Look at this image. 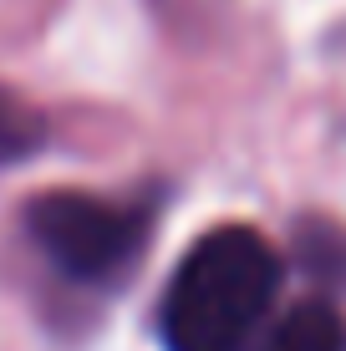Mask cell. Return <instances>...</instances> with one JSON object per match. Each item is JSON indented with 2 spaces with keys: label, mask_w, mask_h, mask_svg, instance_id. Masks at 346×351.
Listing matches in <instances>:
<instances>
[{
  "label": "cell",
  "mask_w": 346,
  "mask_h": 351,
  "mask_svg": "<svg viewBox=\"0 0 346 351\" xmlns=\"http://www.w3.org/2000/svg\"><path fill=\"white\" fill-rule=\"evenodd\" d=\"M26 229L41 255L77 285H107L127 275L148 245V214L123 204L92 199V193H41L26 204Z\"/></svg>",
  "instance_id": "cell-2"
},
{
  "label": "cell",
  "mask_w": 346,
  "mask_h": 351,
  "mask_svg": "<svg viewBox=\"0 0 346 351\" xmlns=\"http://www.w3.org/2000/svg\"><path fill=\"white\" fill-rule=\"evenodd\" d=\"M301 260H306V270L316 275V280H326V285H346V229L336 224H326V219H311V224H301Z\"/></svg>",
  "instance_id": "cell-5"
},
{
  "label": "cell",
  "mask_w": 346,
  "mask_h": 351,
  "mask_svg": "<svg viewBox=\"0 0 346 351\" xmlns=\"http://www.w3.org/2000/svg\"><path fill=\"white\" fill-rule=\"evenodd\" d=\"M280 285V260L270 239L249 224H219L173 270L158 311V336L169 351H245Z\"/></svg>",
  "instance_id": "cell-1"
},
{
  "label": "cell",
  "mask_w": 346,
  "mask_h": 351,
  "mask_svg": "<svg viewBox=\"0 0 346 351\" xmlns=\"http://www.w3.org/2000/svg\"><path fill=\"white\" fill-rule=\"evenodd\" d=\"M41 143H46V117L36 107H26L16 92L0 87V168L31 158Z\"/></svg>",
  "instance_id": "cell-4"
},
{
  "label": "cell",
  "mask_w": 346,
  "mask_h": 351,
  "mask_svg": "<svg viewBox=\"0 0 346 351\" xmlns=\"http://www.w3.org/2000/svg\"><path fill=\"white\" fill-rule=\"evenodd\" d=\"M255 351H346V316L331 300H301L270 326Z\"/></svg>",
  "instance_id": "cell-3"
}]
</instances>
